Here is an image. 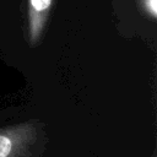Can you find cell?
<instances>
[{
  "instance_id": "obj_3",
  "label": "cell",
  "mask_w": 157,
  "mask_h": 157,
  "mask_svg": "<svg viewBox=\"0 0 157 157\" xmlns=\"http://www.w3.org/2000/svg\"><path fill=\"white\" fill-rule=\"evenodd\" d=\"M142 1V7L145 12L152 17L156 18L157 16V0H141Z\"/></svg>"
},
{
  "instance_id": "obj_1",
  "label": "cell",
  "mask_w": 157,
  "mask_h": 157,
  "mask_svg": "<svg viewBox=\"0 0 157 157\" xmlns=\"http://www.w3.org/2000/svg\"><path fill=\"white\" fill-rule=\"evenodd\" d=\"M38 136L37 125L33 123L0 129V157H29Z\"/></svg>"
},
{
  "instance_id": "obj_2",
  "label": "cell",
  "mask_w": 157,
  "mask_h": 157,
  "mask_svg": "<svg viewBox=\"0 0 157 157\" xmlns=\"http://www.w3.org/2000/svg\"><path fill=\"white\" fill-rule=\"evenodd\" d=\"M53 0H28V38L36 44L43 33Z\"/></svg>"
}]
</instances>
